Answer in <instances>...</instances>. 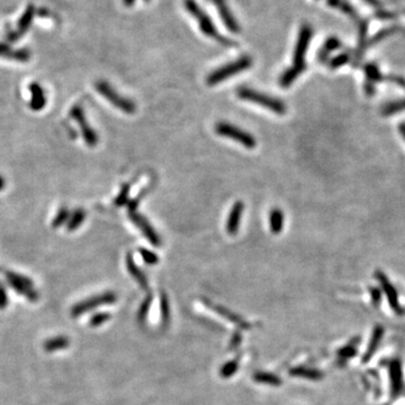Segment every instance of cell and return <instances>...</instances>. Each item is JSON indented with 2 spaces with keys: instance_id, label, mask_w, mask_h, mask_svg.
Instances as JSON below:
<instances>
[{
  "instance_id": "1",
  "label": "cell",
  "mask_w": 405,
  "mask_h": 405,
  "mask_svg": "<svg viewBox=\"0 0 405 405\" xmlns=\"http://www.w3.org/2000/svg\"><path fill=\"white\" fill-rule=\"evenodd\" d=\"M237 93L242 100L257 104V105L267 108V110L272 111L275 114H278V115H284V114H286L287 112V107L283 100L278 99V98L268 96L266 93L251 89V88L240 87L238 89Z\"/></svg>"
},
{
  "instance_id": "2",
  "label": "cell",
  "mask_w": 405,
  "mask_h": 405,
  "mask_svg": "<svg viewBox=\"0 0 405 405\" xmlns=\"http://www.w3.org/2000/svg\"><path fill=\"white\" fill-rule=\"evenodd\" d=\"M251 64H252V60L249 58V56H242V58L230 62L228 64L223 65L219 68V69L213 71L212 74L207 77L206 84L209 86L219 85L222 81L228 79V78L239 75L240 72L249 69Z\"/></svg>"
},
{
  "instance_id": "3",
  "label": "cell",
  "mask_w": 405,
  "mask_h": 405,
  "mask_svg": "<svg viewBox=\"0 0 405 405\" xmlns=\"http://www.w3.org/2000/svg\"><path fill=\"white\" fill-rule=\"evenodd\" d=\"M215 132L223 138L231 139L233 141L240 143L247 149H254L257 147V140L252 134L248 133L245 129L238 127L233 124L226 122H220L215 125Z\"/></svg>"
},
{
  "instance_id": "4",
  "label": "cell",
  "mask_w": 405,
  "mask_h": 405,
  "mask_svg": "<svg viewBox=\"0 0 405 405\" xmlns=\"http://www.w3.org/2000/svg\"><path fill=\"white\" fill-rule=\"evenodd\" d=\"M185 4H186L187 10H188L189 13L193 14V16L196 17L197 22L199 23L200 29L203 30V33L206 34L207 36H210V38H212V39H214L215 41H217V42H220L223 45H231L232 44L230 41L223 38V36L219 32H217L216 28L214 27V25H213V23H212V20L210 19V17L206 16L205 13L199 8V6H197V4L194 2V0H186Z\"/></svg>"
},
{
  "instance_id": "5",
  "label": "cell",
  "mask_w": 405,
  "mask_h": 405,
  "mask_svg": "<svg viewBox=\"0 0 405 405\" xmlns=\"http://www.w3.org/2000/svg\"><path fill=\"white\" fill-rule=\"evenodd\" d=\"M96 89L103 97H105L112 105L118 108L119 111H122L126 114H133L135 113V111H137V106H135V104L132 100H129L127 98L119 95V93L105 80L97 81Z\"/></svg>"
},
{
  "instance_id": "6",
  "label": "cell",
  "mask_w": 405,
  "mask_h": 405,
  "mask_svg": "<svg viewBox=\"0 0 405 405\" xmlns=\"http://www.w3.org/2000/svg\"><path fill=\"white\" fill-rule=\"evenodd\" d=\"M115 300H116V295L113 292H106L100 295H96L93 296V297L87 298L85 300H82V302L76 304L71 310V316L78 318V316H80L81 314L89 312V311L99 308L102 305L112 304L115 302Z\"/></svg>"
},
{
  "instance_id": "7",
  "label": "cell",
  "mask_w": 405,
  "mask_h": 405,
  "mask_svg": "<svg viewBox=\"0 0 405 405\" xmlns=\"http://www.w3.org/2000/svg\"><path fill=\"white\" fill-rule=\"evenodd\" d=\"M70 116L74 118L78 123V125H79L82 138H84L88 147L91 148L96 147V144L98 143V135L95 132V129L90 126V124L88 123L84 108L78 105L74 106L70 111Z\"/></svg>"
},
{
  "instance_id": "8",
  "label": "cell",
  "mask_w": 405,
  "mask_h": 405,
  "mask_svg": "<svg viewBox=\"0 0 405 405\" xmlns=\"http://www.w3.org/2000/svg\"><path fill=\"white\" fill-rule=\"evenodd\" d=\"M312 28L309 25H304L302 29H300L297 44H296L295 52H294V66H297L299 69L305 70V54L306 51L309 49L310 41L312 39Z\"/></svg>"
},
{
  "instance_id": "9",
  "label": "cell",
  "mask_w": 405,
  "mask_h": 405,
  "mask_svg": "<svg viewBox=\"0 0 405 405\" xmlns=\"http://www.w3.org/2000/svg\"><path fill=\"white\" fill-rule=\"evenodd\" d=\"M128 216L134 224L140 228V231L143 233V235L148 239L152 246L154 247L160 246L161 240L158 235V233L155 232L152 225L150 224V222L145 219L143 215L138 213V211H134V212H128Z\"/></svg>"
},
{
  "instance_id": "10",
  "label": "cell",
  "mask_w": 405,
  "mask_h": 405,
  "mask_svg": "<svg viewBox=\"0 0 405 405\" xmlns=\"http://www.w3.org/2000/svg\"><path fill=\"white\" fill-rule=\"evenodd\" d=\"M376 277L378 279V282L381 283L384 293L386 294L388 303H389V305H391V308L393 309L394 312H396L398 314H402L403 310H402L401 305H399V302H398V294L396 292V289L394 288V286L391 284V282H389L388 278L383 273L377 272L376 273Z\"/></svg>"
},
{
  "instance_id": "11",
  "label": "cell",
  "mask_w": 405,
  "mask_h": 405,
  "mask_svg": "<svg viewBox=\"0 0 405 405\" xmlns=\"http://www.w3.org/2000/svg\"><path fill=\"white\" fill-rule=\"evenodd\" d=\"M389 375H391V387H392V396L397 397L403 391V373L402 365L398 359L393 360L389 363Z\"/></svg>"
},
{
  "instance_id": "12",
  "label": "cell",
  "mask_w": 405,
  "mask_h": 405,
  "mask_svg": "<svg viewBox=\"0 0 405 405\" xmlns=\"http://www.w3.org/2000/svg\"><path fill=\"white\" fill-rule=\"evenodd\" d=\"M34 15H35V8L33 6H28L26 8L24 14L22 15V17H20V19L18 20L17 29L8 35V40L14 42V41H17L19 38H22V35L27 32L30 24H32Z\"/></svg>"
},
{
  "instance_id": "13",
  "label": "cell",
  "mask_w": 405,
  "mask_h": 405,
  "mask_svg": "<svg viewBox=\"0 0 405 405\" xmlns=\"http://www.w3.org/2000/svg\"><path fill=\"white\" fill-rule=\"evenodd\" d=\"M245 211V204L242 201H237L233 204L228 219L226 222V231L230 235H235L240 226L242 213Z\"/></svg>"
},
{
  "instance_id": "14",
  "label": "cell",
  "mask_w": 405,
  "mask_h": 405,
  "mask_svg": "<svg viewBox=\"0 0 405 405\" xmlns=\"http://www.w3.org/2000/svg\"><path fill=\"white\" fill-rule=\"evenodd\" d=\"M29 90H30V102L29 106L33 111H42L44 106L46 105V97L44 95V90L42 86L38 82H33V84L29 85Z\"/></svg>"
},
{
  "instance_id": "15",
  "label": "cell",
  "mask_w": 405,
  "mask_h": 405,
  "mask_svg": "<svg viewBox=\"0 0 405 405\" xmlns=\"http://www.w3.org/2000/svg\"><path fill=\"white\" fill-rule=\"evenodd\" d=\"M384 336V328L382 325H377L375 329L373 331V334L370 338L369 345L367 347V350L365 352V355L362 357V362L366 363L372 359V357L375 355V352L377 350V348L380 347L381 341Z\"/></svg>"
},
{
  "instance_id": "16",
  "label": "cell",
  "mask_w": 405,
  "mask_h": 405,
  "mask_svg": "<svg viewBox=\"0 0 405 405\" xmlns=\"http://www.w3.org/2000/svg\"><path fill=\"white\" fill-rule=\"evenodd\" d=\"M289 374L295 377H302L310 381H321L323 378V373L319 369L309 367H294L289 370Z\"/></svg>"
},
{
  "instance_id": "17",
  "label": "cell",
  "mask_w": 405,
  "mask_h": 405,
  "mask_svg": "<svg viewBox=\"0 0 405 405\" xmlns=\"http://www.w3.org/2000/svg\"><path fill=\"white\" fill-rule=\"evenodd\" d=\"M126 266H127V270L129 272V274H131L133 278L137 280L140 286H141L143 289H147L148 288L147 276H145V275L141 272V269L137 266V263L134 262L132 254H127Z\"/></svg>"
},
{
  "instance_id": "18",
  "label": "cell",
  "mask_w": 405,
  "mask_h": 405,
  "mask_svg": "<svg viewBox=\"0 0 405 405\" xmlns=\"http://www.w3.org/2000/svg\"><path fill=\"white\" fill-rule=\"evenodd\" d=\"M269 227L274 234H278L284 227V213L279 209H274L269 213Z\"/></svg>"
},
{
  "instance_id": "19",
  "label": "cell",
  "mask_w": 405,
  "mask_h": 405,
  "mask_svg": "<svg viewBox=\"0 0 405 405\" xmlns=\"http://www.w3.org/2000/svg\"><path fill=\"white\" fill-rule=\"evenodd\" d=\"M210 308L212 310H214L215 312L220 313L222 316H224V318H226L230 322H233V323L237 324L239 328H241V329H249V328H250V325H249L245 320H242L241 318H239V316H237L235 314H233L231 311H228V310H226L224 308H221V306H216V305H211Z\"/></svg>"
},
{
  "instance_id": "20",
  "label": "cell",
  "mask_w": 405,
  "mask_h": 405,
  "mask_svg": "<svg viewBox=\"0 0 405 405\" xmlns=\"http://www.w3.org/2000/svg\"><path fill=\"white\" fill-rule=\"evenodd\" d=\"M69 345H70V340L63 335V336L51 338V339L45 341L43 347L48 352H53L60 349H65V348L69 347Z\"/></svg>"
},
{
  "instance_id": "21",
  "label": "cell",
  "mask_w": 405,
  "mask_h": 405,
  "mask_svg": "<svg viewBox=\"0 0 405 405\" xmlns=\"http://www.w3.org/2000/svg\"><path fill=\"white\" fill-rule=\"evenodd\" d=\"M303 71L304 70L299 69V68L294 66V65L292 68H289V69L285 70L283 72V75L279 78V85L283 88H288L295 81L296 78L302 74Z\"/></svg>"
},
{
  "instance_id": "22",
  "label": "cell",
  "mask_w": 405,
  "mask_h": 405,
  "mask_svg": "<svg viewBox=\"0 0 405 405\" xmlns=\"http://www.w3.org/2000/svg\"><path fill=\"white\" fill-rule=\"evenodd\" d=\"M86 219V212L82 210V209H77L74 212H72V214L70 215L69 220H68V225L66 228L68 231H75L77 230L78 227H80L82 223H84Z\"/></svg>"
},
{
  "instance_id": "23",
  "label": "cell",
  "mask_w": 405,
  "mask_h": 405,
  "mask_svg": "<svg viewBox=\"0 0 405 405\" xmlns=\"http://www.w3.org/2000/svg\"><path fill=\"white\" fill-rule=\"evenodd\" d=\"M253 380L257 383L261 384H267V385H273V386H279L282 384V380L276 375H274L272 373H266V372H257L253 375Z\"/></svg>"
},
{
  "instance_id": "24",
  "label": "cell",
  "mask_w": 405,
  "mask_h": 405,
  "mask_svg": "<svg viewBox=\"0 0 405 405\" xmlns=\"http://www.w3.org/2000/svg\"><path fill=\"white\" fill-rule=\"evenodd\" d=\"M3 273L5 275V277L7 278V280H13V282H16V283H19V284L26 285V286L32 287V288L34 286L33 282L30 280V278L25 277V276H23V275L14 273V272H10V270H4Z\"/></svg>"
},
{
  "instance_id": "25",
  "label": "cell",
  "mask_w": 405,
  "mask_h": 405,
  "mask_svg": "<svg viewBox=\"0 0 405 405\" xmlns=\"http://www.w3.org/2000/svg\"><path fill=\"white\" fill-rule=\"evenodd\" d=\"M69 217H70V212H69V210H68V207L62 206L59 210L58 214H56V216L54 217V220L52 221V227L58 228V227L62 226L63 225V223L68 222Z\"/></svg>"
},
{
  "instance_id": "26",
  "label": "cell",
  "mask_w": 405,
  "mask_h": 405,
  "mask_svg": "<svg viewBox=\"0 0 405 405\" xmlns=\"http://www.w3.org/2000/svg\"><path fill=\"white\" fill-rule=\"evenodd\" d=\"M6 58L8 59H12L15 61H19V62H26L28 61L30 58V53L28 50H25V49H19V50H10L8 53L5 55Z\"/></svg>"
},
{
  "instance_id": "27",
  "label": "cell",
  "mask_w": 405,
  "mask_h": 405,
  "mask_svg": "<svg viewBox=\"0 0 405 405\" xmlns=\"http://www.w3.org/2000/svg\"><path fill=\"white\" fill-rule=\"evenodd\" d=\"M238 368H239V360L233 359L222 366L220 374L223 378H228L234 375V374L238 372Z\"/></svg>"
},
{
  "instance_id": "28",
  "label": "cell",
  "mask_w": 405,
  "mask_h": 405,
  "mask_svg": "<svg viewBox=\"0 0 405 405\" xmlns=\"http://www.w3.org/2000/svg\"><path fill=\"white\" fill-rule=\"evenodd\" d=\"M129 191H131V185L125 184L123 185L121 191L117 195V197L114 200V204L117 206H124L128 203V197H129Z\"/></svg>"
},
{
  "instance_id": "29",
  "label": "cell",
  "mask_w": 405,
  "mask_h": 405,
  "mask_svg": "<svg viewBox=\"0 0 405 405\" xmlns=\"http://www.w3.org/2000/svg\"><path fill=\"white\" fill-rule=\"evenodd\" d=\"M160 309H161V319H162L164 324H167L169 321L170 309H169V300H168V297L165 294H161Z\"/></svg>"
},
{
  "instance_id": "30",
  "label": "cell",
  "mask_w": 405,
  "mask_h": 405,
  "mask_svg": "<svg viewBox=\"0 0 405 405\" xmlns=\"http://www.w3.org/2000/svg\"><path fill=\"white\" fill-rule=\"evenodd\" d=\"M357 354V348H356V344H349L347 345L346 347L342 348L339 351H338V356H339L340 359H348V358H351L356 356Z\"/></svg>"
},
{
  "instance_id": "31",
  "label": "cell",
  "mask_w": 405,
  "mask_h": 405,
  "mask_svg": "<svg viewBox=\"0 0 405 405\" xmlns=\"http://www.w3.org/2000/svg\"><path fill=\"white\" fill-rule=\"evenodd\" d=\"M139 251H140V254H141L143 260L148 264H157L159 262V257L157 256V254L148 250V249L141 248Z\"/></svg>"
},
{
  "instance_id": "32",
  "label": "cell",
  "mask_w": 405,
  "mask_h": 405,
  "mask_svg": "<svg viewBox=\"0 0 405 405\" xmlns=\"http://www.w3.org/2000/svg\"><path fill=\"white\" fill-rule=\"evenodd\" d=\"M110 319H111V314L110 313H106V312L97 313L90 319L89 323H90V326H92V328H96V326L102 325L103 323H105V322L108 321Z\"/></svg>"
},
{
  "instance_id": "33",
  "label": "cell",
  "mask_w": 405,
  "mask_h": 405,
  "mask_svg": "<svg viewBox=\"0 0 405 405\" xmlns=\"http://www.w3.org/2000/svg\"><path fill=\"white\" fill-rule=\"evenodd\" d=\"M151 302H152V297L149 295L148 297H147V299H145L144 302H143V304H142V306H141V309H140V312H139V318H140V320L145 319V316H147L148 311H149V309H150V305H151Z\"/></svg>"
},
{
  "instance_id": "34",
  "label": "cell",
  "mask_w": 405,
  "mask_h": 405,
  "mask_svg": "<svg viewBox=\"0 0 405 405\" xmlns=\"http://www.w3.org/2000/svg\"><path fill=\"white\" fill-rule=\"evenodd\" d=\"M339 48H340L339 40L332 38V39H329L328 41H326V43L324 45L323 50H325V52H331V51H334V50L339 49Z\"/></svg>"
},
{
  "instance_id": "35",
  "label": "cell",
  "mask_w": 405,
  "mask_h": 405,
  "mask_svg": "<svg viewBox=\"0 0 405 405\" xmlns=\"http://www.w3.org/2000/svg\"><path fill=\"white\" fill-rule=\"evenodd\" d=\"M7 305H8V297L6 289H5L4 285L0 283V310L6 309Z\"/></svg>"
},
{
  "instance_id": "36",
  "label": "cell",
  "mask_w": 405,
  "mask_h": 405,
  "mask_svg": "<svg viewBox=\"0 0 405 405\" xmlns=\"http://www.w3.org/2000/svg\"><path fill=\"white\" fill-rule=\"evenodd\" d=\"M348 61V56L346 54H341V55H338L336 58H334L333 60L331 61V68H338L342 64H345L346 62Z\"/></svg>"
},
{
  "instance_id": "37",
  "label": "cell",
  "mask_w": 405,
  "mask_h": 405,
  "mask_svg": "<svg viewBox=\"0 0 405 405\" xmlns=\"http://www.w3.org/2000/svg\"><path fill=\"white\" fill-rule=\"evenodd\" d=\"M241 341H242V335L239 333V332H237V333L232 336L231 342H230L231 349H235V348H238L239 346H240Z\"/></svg>"
},
{
  "instance_id": "38",
  "label": "cell",
  "mask_w": 405,
  "mask_h": 405,
  "mask_svg": "<svg viewBox=\"0 0 405 405\" xmlns=\"http://www.w3.org/2000/svg\"><path fill=\"white\" fill-rule=\"evenodd\" d=\"M372 296H373V302L375 305H378L381 303V292L377 288H373L370 290Z\"/></svg>"
},
{
  "instance_id": "39",
  "label": "cell",
  "mask_w": 405,
  "mask_h": 405,
  "mask_svg": "<svg viewBox=\"0 0 405 405\" xmlns=\"http://www.w3.org/2000/svg\"><path fill=\"white\" fill-rule=\"evenodd\" d=\"M10 51V46L6 43H0V55L5 56Z\"/></svg>"
},
{
  "instance_id": "40",
  "label": "cell",
  "mask_w": 405,
  "mask_h": 405,
  "mask_svg": "<svg viewBox=\"0 0 405 405\" xmlns=\"http://www.w3.org/2000/svg\"><path fill=\"white\" fill-rule=\"evenodd\" d=\"M365 2H366L367 4L372 5V6H375V7L381 6V3L378 2V0H365Z\"/></svg>"
},
{
  "instance_id": "41",
  "label": "cell",
  "mask_w": 405,
  "mask_h": 405,
  "mask_svg": "<svg viewBox=\"0 0 405 405\" xmlns=\"http://www.w3.org/2000/svg\"><path fill=\"white\" fill-rule=\"evenodd\" d=\"M5 186H6V181H5V178L3 176L0 175V190H3L5 188Z\"/></svg>"
},
{
  "instance_id": "42",
  "label": "cell",
  "mask_w": 405,
  "mask_h": 405,
  "mask_svg": "<svg viewBox=\"0 0 405 405\" xmlns=\"http://www.w3.org/2000/svg\"><path fill=\"white\" fill-rule=\"evenodd\" d=\"M133 3H134V0H124V4L127 5V6H131Z\"/></svg>"
},
{
  "instance_id": "43",
  "label": "cell",
  "mask_w": 405,
  "mask_h": 405,
  "mask_svg": "<svg viewBox=\"0 0 405 405\" xmlns=\"http://www.w3.org/2000/svg\"><path fill=\"white\" fill-rule=\"evenodd\" d=\"M403 133H404V137H405V127H404V131H403Z\"/></svg>"
},
{
  "instance_id": "44",
  "label": "cell",
  "mask_w": 405,
  "mask_h": 405,
  "mask_svg": "<svg viewBox=\"0 0 405 405\" xmlns=\"http://www.w3.org/2000/svg\"><path fill=\"white\" fill-rule=\"evenodd\" d=\"M147 2H150V0H147Z\"/></svg>"
}]
</instances>
